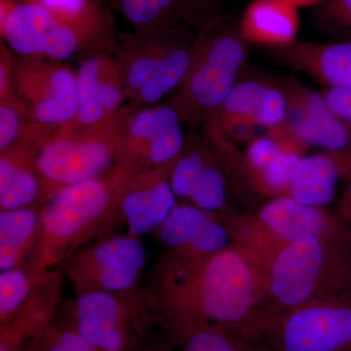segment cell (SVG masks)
Here are the masks:
<instances>
[{"mask_svg":"<svg viewBox=\"0 0 351 351\" xmlns=\"http://www.w3.org/2000/svg\"><path fill=\"white\" fill-rule=\"evenodd\" d=\"M152 295L165 323L223 325L258 339L267 269L233 243L203 257L168 252L159 263Z\"/></svg>","mask_w":351,"mask_h":351,"instance_id":"6da1fadb","label":"cell"},{"mask_svg":"<svg viewBox=\"0 0 351 351\" xmlns=\"http://www.w3.org/2000/svg\"><path fill=\"white\" fill-rule=\"evenodd\" d=\"M132 173L117 165L107 174L51 193L39 209L29 267L41 274L64 265L117 213L120 189Z\"/></svg>","mask_w":351,"mask_h":351,"instance_id":"7a4b0ae2","label":"cell"},{"mask_svg":"<svg viewBox=\"0 0 351 351\" xmlns=\"http://www.w3.org/2000/svg\"><path fill=\"white\" fill-rule=\"evenodd\" d=\"M267 274L265 311H287L351 292L350 228L346 226L287 245L269 263Z\"/></svg>","mask_w":351,"mask_h":351,"instance_id":"3957f363","label":"cell"},{"mask_svg":"<svg viewBox=\"0 0 351 351\" xmlns=\"http://www.w3.org/2000/svg\"><path fill=\"white\" fill-rule=\"evenodd\" d=\"M239 20L221 14L196 34L188 73L169 103L191 126L216 125L219 110L250 56Z\"/></svg>","mask_w":351,"mask_h":351,"instance_id":"277c9868","label":"cell"},{"mask_svg":"<svg viewBox=\"0 0 351 351\" xmlns=\"http://www.w3.org/2000/svg\"><path fill=\"white\" fill-rule=\"evenodd\" d=\"M117 34L110 9L98 1L82 15L17 1L0 24L1 41L14 54L61 62L80 53L112 50Z\"/></svg>","mask_w":351,"mask_h":351,"instance_id":"5b68a950","label":"cell"},{"mask_svg":"<svg viewBox=\"0 0 351 351\" xmlns=\"http://www.w3.org/2000/svg\"><path fill=\"white\" fill-rule=\"evenodd\" d=\"M196 34L191 25L119 32L112 53L123 78L128 106L159 104L181 86Z\"/></svg>","mask_w":351,"mask_h":351,"instance_id":"8992f818","label":"cell"},{"mask_svg":"<svg viewBox=\"0 0 351 351\" xmlns=\"http://www.w3.org/2000/svg\"><path fill=\"white\" fill-rule=\"evenodd\" d=\"M119 117L87 128L64 126L34 147V159L48 195L107 174L119 165Z\"/></svg>","mask_w":351,"mask_h":351,"instance_id":"52a82bcc","label":"cell"},{"mask_svg":"<svg viewBox=\"0 0 351 351\" xmlns=\"http://www.w3.org/2000/svg\"><path fill=\"white\" fill-rule=\"evenodd\" d=\"M228 218L225 225L232 243L258 258L267 270L287 245L346 226L338 214L302 204L291 196L269 199L256 213Z\"/></svg>","mask_w":351,"mask_h":351,"instance_id":"ba28073f","label":"cell"},{"mask_svg":"<svg viewBox=\"0 0 351 351\" xmlns=\"http://www.w3.org/2000/svg\"><path fill=\"white\" fill-rule=\"evenodd\" d=\"M258 337L274 351H351V292L287 311L263 308Z\"/></svg>","mask_w":351,"mask_h":351,"instance_id":"9c48e42d","label":"cell"},{"mask_svg":"<svg viewBox=\"0 0 351 351\" xmlns=\"http://www.w3.org/2000/svg\"><path fill=\"white\" fill-rule=\"evenodd\" d=\"M154 313L152 295L83 293L71 304L66 323L101 351H137Z\"/></svg>","mask_w":351,"mask_h":351,"instance_id":"30bf717a","label":"cell"},{"mask_svg":"<svg viewBox=\"0 0 351 351\" xmlns=\"http://www.w3.org/2000/svg\"><path fill=\"white\" fill-rule=\"evenodd\" d=\"M184 123L171 103L127 106L119 117V166L138 173L172 162L186 145Z\"/></svg>","mask_w":351,"mask_h":351,"instance_id":"8fae6325","label":"cell"},{"mask_svg":"<svg viewBox=\"0 0 351 351\" xmlns=\"http://www.w3.org/2000/svg\"><path fill=\"white\" fill-rule=\"evenodd\" d=\"M14 90L38 125L59 129L77 117L76 73L64 62L15 55Z\"/></svg>","mask_w":351,"mask_h":351,"instance_id":"7c38bea8","label":"cell"},{"mask_svg":"<svg viewBox=\"0 0 351 351\" xmlns=\"http://www.w3.org/2000/svg\"><path fill=\"white\" fill-rule=\"evenodd\" d=\"M145 262L147 250L142 240L127 233L83 247L63 265L78 295L135 290Z\"/></svg>","mask_w":351,"mask_h":351,"instance_id":"4fadbf2b","label":"cell"},{"mask_svg":"<svg viewBox=\"0 0 351 351\" xmlns=\"http://www.w3.org/2000/svg\"><path fill=\"white\" fill-rule=\"evenodd\" d=\"M221 152L208 137L191 135L171 170V184L177 198L218 214L228 198Z\"/></svg>","mask_w":351,"mask_h":351,"instance_id":"5bb4252c","label":"cell"},{"mask_svg":"<svg viewBox=\"0 0 351 351\" xmlns=\"http://www.w3.org/2000/svg\"><path fill=\"white\" fill-rule=\"evenodd\" d=\"M78 112L71 128L101 125L117 119L128 101L112 50L90 52L75 71Z\"/></svg>","mask_w":351,"mask_h":351,"instance_id":"9a60e30c","label":"cell"},{"mask_svg":"<svg viewBox=\"0 0 351 351\" xmlns=\"http://www.w3.org/2000/svg\"><path fill=\"white\" fill-rule=\"evenodd\" d=\"M287 99L283 128L306 147L324 152L345 151L351 147V129L337 117L322 93L290 80L282 88Z\"/></svg>","mask_w":351,"mask_h":351,"instance_id":"2e32d148","label":"cell"},{"mask_svg":"<svg viewBox=\"0 0 351 351\" xmlns=\"http://www.w3.org/2000/svg\"><path fill=\"white\" fill-rule=\"evenodd\" d=\"M175 160L127 178L120 189L117 212L129 234L140 237L156 232L178 204L170 180Z\"/></svg>","mask_w":351,"mask_h":351,"instance_id":"e0dca14e","label":"cell"},{"mask_svg":"<svg viewBox=\"0 0 351 351\" xmlns=\"http://www.w3.org/2000/svg\"><path fill=\"white\" fill-rule=\"evenodd\" d=\"M218 218L195 205L178 203L156 232L171 253L209 256L232 243L228 228Z\"/></svg>","mask_w":351,"mask_h":351,"instance_id":"ac0fdd59","label":"cell"},{"mask_svg":"<svg viewBox=\"0 0 351 351\" xmlns=\"http://www.w3.org/2000/svg\"><path fill=\"white\" fill-rule=\"evenodd\" d=\"M274 53L286 66L326 87L351 89V39L324 43L297 39Z\"/></svg>","mask_w":351,"mask_h":351,"instance_id":"d6986e66","label":"cell"},{"mask_svg":"<svg viewBox=\"0 0 351 351\" xmlns=\"http://www.w3.org/2000/svg\"><path fill=\"white\" fill-rule=\"evenodd\" d=\"M47 196V186L36 168L34 147L17 145L0 152L1 211L38 206Z\"/></svg>","mask_w":351,"mask_h":351,"instance_id":"ffe728a7","label":"cell"},{"mask_svg":"<svg viewBox=\"0 0 351 351\" xmlns=\"http://www.w3.org/2000/svg\"><path fill=\"white\" fill-rule=\"evenodd\" d=\"M239 23L249 43L274 50L297 40L301 19L299 9L286 0H251Z\"/></svg>","mask_w":351,"mask_h":351,"instance_id":"44dd1931","label":"cell"},{"mask_svg":"<svg viewBox=\"0 0 351 351\" xmlns=\"http://www.w3.org/2000/svg\"><path fill=\"white\" fill-rule=\"evenodd\" d=\"M179 351H274L235 328L201 322L165 323Z\"/></svg>","mask_w":351,"mask_h":351,"instance_id":"7402d4cb","label":"cell"},{"mask_svg":"<svg viewBox=\"0 0 351 351\" xmlns=\"http://www.w3.org/2000/svg\"><path fill=\"white\" fill-rule=\"evenodd\" d=\"M339 178L331 152L304 156L293 175L289 196L302 204L325 208L336 196Z\"/></svg>","mask_w":351,"mask_h":351,"instance_id":"603a6c76","label":"cell"},{"mask_svg":"<svg viewBox=\"0 0 351 351\" xmlns=\"http://www.w3.org/2000/svg\"><path fill=\"white\" fill-rule=\"evenodd\" d=\"M38 206L0 212V270L21 267L32 255L38 239Z\"/></svg>","mask_w":351,"mask_h":351,"instance_id":"cb8c5ba5","label":"cell"},{"mask_svg":"<svg viewBox=\"0 0 351 351\" xmlns=\"http://www.w3.org/2000/svg\"><path fill=\"white\" fill-rule=\"evenodd\" d=\"M108 3L130 23L134 31L186 24L182 0H108Z\"/></svg>","mask_w":351,"mask_h":351,"instance_id":"d4e9b609","label":"cell"},{"mask_svg":"<svg viewBox=\"0 0 351 351\" xmlns=\"http://www.w3.org/2000/svg\"><path fill=\"white\" fill-rule=\"evenodd\" d=\"M38 270L23 265L0 274V327L6 329L19 315L32 297L36 283L43 280Z\"/></svg>","mask_w":351,"mask_h":351,"instance_id":"484cf974","label":"cell"},{"mask_svg":"<svg viewBox=\"0 0 351 351\" xmlns=\"http://www.w3.org/2000/svg\"><path fill=\"white\" fill-rule=\"evenodd\" d=\"M34 124L17 96L0 101V152L27 142L34 133Z\"/></svg>","mask_w":351,"mask_h":351,"instance_id":"4316f807","label":"cell"},{"mask_svg":"<svg viewBox=\"0 0 351 351\" xmlns=\"http://www.w3.org/2000/svg\"><path fill=\"white\" fill-rule=\"evenodd\" d=\"M34 339L41 351H101L68 323L59 326L50 324Z\"/></svg>","mask_w":351,"mask_h":351,"instance_id":"83f0119b","label":"cell"},{"mask_svg":"<svg viewBox=\"0 0 351 351\" xmlns=\"http://www.w3.org/2000/svg\"><path fill=\"white\" fill-rule=\"evenodd\" d=\"M286 117L287 99L283 89H279L274 85H267L254 117V124L257 128L262 127L267 131H271L282 126Z\"/></svg>","mask_w":351,"mask_h":351,"instance_id":"f1b7e54d","label":"cell"},{"mask_svg":"<svg viewBox=\"0 0 351 351\" xmlns=\"http://www.w3.org/2000/svg\"><path fill=\"white\" fill-rule=\"evenodd\" d=\"M317 18L327 29L351 34V0H323Z\"/></svg>","mask_w":351,"mask_h":351,"instance_id":"f546056e","label":"cell"},{"mask_svg":"<svg viewBox=\"0 0 351 351\" xmlns=\"http://www.w3.org/2000/svg\"><path fill=\"white\" fill-rule=\"evenodd\" d=\"M226 0H182L186 23L195 32L223 14Z\"/></svg>","mask_w":351,"mask_h":351,"instance_id":"4dcf8cb0","label":"cell"},{"mask_svg":"<svg viewBox=\"0 0 351 351\" xmlns=\"http://www.w3.org/2000/svg\"><path fill=\"white\" fill-rule=\"evenodd\" d=\"M14 61L15 54L2 43L0 45V101L16 96L14 90Z\"/></svg>","mask_w":351,"mask_h":351,"instance_id":"1f68e13d","label":"cell"},{"mask_svg":"<svg viewBox=\"0 0 351 351\" xmlns=\"http://www.w3.org/2000/svg\"><path fill=\"white\" fill-rule=\"evenodd\" d=\"M322 94L332 112L351 129V89L326 87Z\"/></svg>","mask_w":351,"mask_h":351,"instance_id":"d6a6232c","label":"cell"},{"mask_svg":"<svg viewBox=\"0 0 351 351\" xmlns=\"http://www.w3.org/2000/svg\"><path fill=\"white\" fill-rule=\"evenodd\" d=\"M27 3L38 4L53 12L64 15H80L87 12L96 3V0H18Z\"/></svg>","mask_w":351,"mask_h":351,"instance_id":"836d02e7","label":"cell"},{"mask_svg":"<svg viewBox=\"0 0 351 351\" xmlns=\"http://www.w3.org/2000/svg\"><path fill=\"white\" fill-rule=\"evenodd\" d=\"M348 181V186L339 198L336 213L343 223L351 230V179Z\"/></svg>","mask_w":351,"mask_h":351,"instance_id":"e575fe53","label":"cell"},{"mask_svg":"<svg viewBox=\"0 0 351 351\" xmlns=\"http://www.w3.org/2000/svg\"><path fill=\"white\" fill-rule=\"evenodd\" d=\"M337 166L341 178L346 180L351 179V147L345 151L331 152Z\"/></svg>","mask_w":351,"mask_h":351,"instance_id":"d590c367","label":"cell"},{"mask_svg":"<svg viewBox=\"0 0 351 351\" xmlns=\"http://www.w3.org/2000/svg\"><path fill=\"white\" fill-rule=\"evenodd\" d=\"M295 8H308V7H317L322 3L323 0H286Z\"/></svg>","mask_w":351,"mask_h":351,"instance_id":"8d00e7d4","label":"cell"},{"mask_svg":"<svg viewBox=\"0 0 351 351\" xmlns=\"http://www.w3.org/2000/svg\"><path fill=\"white\" fill-rule=\"evenodd\" d=\"M138 351H145L144 348H143V346H141L140 348H138ZM149 351H152V350H149ZM152 351H172V350H170L169 348H167V346H162V348H154V350Z\"/></svg>","mask_w":351,"mask_h":351,"instance_id":"74e56055","label":"cell"},{"mask_svg":"<svg viewBox=\"0 0 351 351\" xmlns=\"http://www.w3.org/2000/svg\"><path fill=\"white\" fill-rule=\"evenodd\" d=\"M350 239H351V230L350 228Z\"/></svg>","mask_w":351,"mask_h":351,"instance_id":"f35d334b","label":"cell"},{"mask_svg":"<svg viewBox=\"0 0 351 351\" xmlns=\"http://www.w3.org/2000/svg\"><path fill=\"white\" fill-rule=\"evenodd\" d=\"M39 351H41L40 350H39Z\"/></svg>","mask_w":351,"mask_h":351,"instance_id":"ab89813d","label":"cell"}]
</instances>
